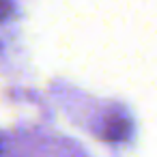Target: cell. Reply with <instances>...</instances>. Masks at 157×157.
I'll use <instances>...</instances> for the list:
<instances>
[{
    "mask_svg": "<svg viewBox=\"0 0 157 157\" xmlns=\"http://www.w3.org/2000/svg\"><path fill=\"white\" fill-rule=\"evenodd\" d=\"M131 133V121L125 114H112L103 123L101 138L108 142H125Z\"/></svg>",
    "mask_w": 157,
    "mask_h": 157,
    "instance_id": "obj_1",
    "label": "cell"
},
{
    "mask_svg": "<svg viewBox=\"0 0 157 157\" xmlns=\"http://www.w3.org/2000/svg\"><path fill=\"white\" fill-rule=\"evenodd\" d=\"M11 13H13V5H11V0H0V22L7 20Z\"/></svg>",
    "mask_w": 157,
    "mask_h": 157,
    "instance_id": "obj_2",
    "label": "cell"
}]
</instances>
